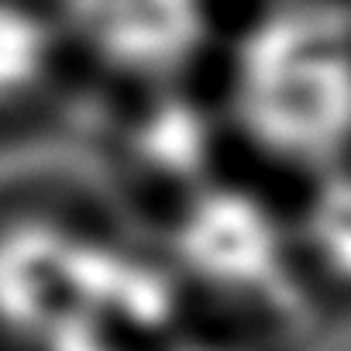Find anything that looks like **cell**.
Wrapping results in <instances>:
<instances>
[{
    "instance_id": "obj_1",
    "label": "cell",
    "mask_w": 351,
    "mask_h": 351,
    "mask_svg": "<svg viewBox=\"0 0 351 351\" xmlns=\"http://www.w3.org/2000/svg\"><path fill=\"white\" fill-rule=\"evenodd\" d=\"M221 114L276 169L351 162V0H255L224 45Z\"/></svg>"
},
{
    "instance_id": "obj_2",
    "label": "cell",
    "mask_w": 351,
    "mask_h": 351,
    "mask_svg": "<svg viewBox=\"0 0 351 351\" xmlns=\"http://www.w3.org/2000/svg\"><path fill=\"white\" fill-rule=\"evenodd\" d=\"M169 265L224 303L289 306L300 248L293 224L255 190L210 180L180 197L169 224Z\"/></svg>"
},
{
    "instance_id": "obj_3",
    "label": "cell",
    "mask_w": 351,
    "mask_h": 351,
    "mask_svg": "<svg viewBox=\"0 0 351 351\" xmlns=\"http://www.w3.org/2000/svg\"><path fill=\"white\" fill-rule=\"evenodd\" d=\"M66 52L148 90L183 86L217 49L221 0H49Z\"/></svg>"
},
{
    "instance_id": "obj_4",
    "label": "cell",
    "mask_w": 351,
    "mask_h": 351,
    "mask_svg": "<svg viewBox=\"0 0 351 351\" xmlns=\"http://www.w3.org/2000/svg\"><path fill=\"white\" fill-rule=\"evenodd\" d=\"M86 231L45 214L0 224V334L32 348L80 317V262Z\"/></svg>"
},
{
    "instance_id": "obj_5",
    "label": "cell",
    "mask_w": 351,
    "mask_h": 351,
    "mask_svg": "<svg viewBox=\"0 0 351 351\" xmlns=\"http://www.w3.org/2000/svg\"><path fill=\"white\" fill-rule=\"evenodd\" d=\"M224 114L186 93L183 86L148 90L128 128L131 162L158 183L183 193L210 183V165L217 158Z\"/></svg>"
},
{
    "instance_id": "obj_6",
    "label": "cell",
    "mask_w": 351,
    "mask_h": 351,
    "mask_svg": "<svg viewBox=\"0 0 351 351\" xmlns=\"http://www.w3.org/2000/svg\"><path fill=\"white\" fill-rule=\"evenodd\" d=\"M66 56L49 0H0V117L32 107Z\"/></svg>"
},
{
    "instance_id": "obj_7",
    "label": "cell",
    "mask_w": 351,
    "mask_h": 351,
    "mask_svg": "<svg viewBox=\"0 0 351 351\" xmlns=\"http://www.w3.org/2000/svg\"><path fill=\"white\" fill-rule=\"evenodd\" d=\"M300 262L317 279L351 293V162L313 176L293 221Z\"/></svg>"
},
{
    "instance_id": "obj_8",
    "label": "cell",
    "mask_w": 351,
    "mask_h": 351,
    "mask_svg": "<svg viewBox=\"0 0 351 351\" xmlns=\"http://www.w3.org/2000/svg\"><path fill=\"white\" fill-rule=\"evenodd\" d=\"M35 351H124V348H121L117 330H110L97 320L76 317V320H66L62 327H56L45 341H38Z\"/></svg>"
},
{
    "instance_id": "obj_9",
    "label": "cell",
    "mask_w": 351,
    "mask_h": 351,
    "mask_svg": "<svg viewBox=\"0 0 351 351\" xmlns=\"http://www.w3.org/2000/svg\"><path fill=\"white\" fill-rule=\"evenodd\" d=\"M176 351H241L234 344H214V341H193V344H180Z\"/></svg>"
}]
</instances>
